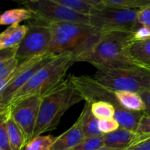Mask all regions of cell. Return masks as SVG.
<instances>
[{
  "label": "cell",
  "mask_w": 150,
  "mask_h": 150,
  "mask_svg": "<svg viewBox=\"0 0 150 150\" xmlns=\"http://www.w3.org/2000/svg\"><path fill=\"white\" fill-rule=\"evenodd\" d=\"M124 150H150V138L137 142Z\"/></svg>",
  "instance_id": "32"
},
{
  "label": "cell",
  "mask_w": 150,
  "mask_h": 150,
  "mask_svg": "<svg viewBox=\"0 0 150 150\" xmlns=\"http://www.w3.org/2000/svg\"><path fill=\"white\" fill-rule=\"evenodd\" d=\"M91 110L98 120H109L114 117L116 108L114 105L105 101H98L92 104Z\"/></svg>",
  "instance_id": "22"
},
{
  "label": "cell",
  "mask_w": 150,
  "mask_h": 150,
  "mask_svg": "<svg viewBox=\"0 0 150 150\" xmlns=\"http://www.w3.org/2000/svg\"><path fill=\"white\" fill-rule=\"evenodd\" d=\"M140 95L142 96L146 106V109L144 111V114L150 116V91L140 94Z\"/></svg>",
  "instance_id": "33"
},
{
  "label": "cell",
  "mask_w": 150,
  "mask_h": 150,
  "mask_svg": "<svg viewBox=\"0 0 150 150\" xmlns=\"http://www.w3.org/2000/svg\"><path fill=\"white\" fill-rule=\"evenodd\" d=\"M138 139L137 133L120 127L113 133L104 135V143L105 147L125 149L136 143Z\"/></svg>",
  "instance_id": "13"
},
{
  "label": "cell",
  "mask_w": 150,
  "mask_h": 150,
  "mask_svg": "<svg viewBox=\"0 0 150 150\" xmlns=\"http://www.w3.org/2000/svg\"><path fill=\"white\" fill-rule=\"evenodd\" d=\"M57 2L79 14L89 16L100 0H56Z\"/></svg>",
  "instance_id": "20"
},
{
  "label": "cell",
  "mask_w": 150,
  "mask_h": 150,
  "mask_svg": "<svg viewBox=\"0 0 150 150\" xmlns=\"http://www.w3.org/2000/svg\"><path fill=\"white\" fill-rule=\"evenodd\" d=\"M132 38L133 32H101L92 45L76 57V62L90 63L98 70L137 66L127 54Z\"/></svg>",
  "instance_id": "1"
},
{
  "label": "cell",
  "mask_w": 150,
  "mask_h": 150,
  "mask_svg": "<svg viewBox=\"0 0 150 150\" xmlns=\"http://www.w3.org/2000/svg\"><path fill=\"white\" fill-rule=\"evenodd\" d=\"M41 102L42 97L32 96L7 108L10 109V117L23 132L26 144L33 139Z\"/></svg>",
  "instance_id": "10"
},
{
  "label": "cell",
  "mask_w": 150,
  "mask_h": 150,
  "mask_svg": "<svg viewBox=\"0 0 150 150\" xmlns=\"http://www.w3.org/2000/svg\"><path fill=\"white\" fill-rule=\"evenodd\" d=\"M83 100L71 81V75L42 98L33 139L55 130L64 113L75 104Z\"/></svg>",
  "instance_id": "2"
},
{
  "label": "cell",
  "mask_w": 150,
  "mask_h": 150,
  "mask_svg": "<svg viewBox=\"0 0 150 150\" xmlns=\"http://www.w3.org/2000/svg\"><path fill=\"white\" fill-rule=\"evenodd\" d=\"M127 54L136 65L150 67V39L131 43L127 47Z\"/></svg>",
  "instance_id": "17"
},
{
  "label": "cell",
  "mask_w": 150,
  "mask_h": 150,
  "mask_svg": "<svg viewBox=\"0 0 150 150\" xmlns=\"http://www.w3.org/2000/svg\"><path fill=\"white\" fill-rule=\"evenodd\" d=\"M120 127V125L114 118L99 120V130L103 135L113 133Z\"/></svg>",
  "instance_id": "26"
},
{
  "label": "cell",
  "mask_w": 150,
  "mask_h": 150,
  "mask_svg": "<svg viewBox=\"0 0 150 150\" xmlns=\"http://www.w3.org/2000/svg\"><path fill=\"white\" fill-rule=\"evenodd\" d=\"M29 30L27 25H11L0 35V50L18 46Z\"/></svg>",
  "instance_id": "15"
},
{
  "label": "cell",
  "mask_w": 150,
  "mask_h": 150,
  "mask_svg": "<svg viewBox=\"0 0 150 150\" xmlns=\"http://www.w3.org/2000/svg\"><path fill=\"white\" fill-rule=\"evenodd\" d=\"M97 150H124V149H115V148H108V147H105V146H104V147L101 148V149H97Z\"/></svg>",
  "instance_id": "34"
},
{
  "label": "cell",
  "mask_w": 150,
  "mask_h": 150,
  "mask_svg": "<svg viewBox=\"0 0 150 150\" xmlns=\"http://www.w3.org/2000/svg\"><path fill=\"white\" fill-rule=\"evenodd\" d=\"M0 150H1V149H0Z\"/></svg>",
  "instance_id": "36"
},
{
  "label": "cell",
  "mask_w": 150,
  "mask_h": 150,
  "mask_svg": "<svg viewBox=\"0 0 150 150\" xmlns=\"http://www.w3.org/2000/svg\"><path fill=\"white\" fill-rule=\"evenodd\" d=\"M138 22L142 26L150 28V4L139 10L138 13Z\"/></svg>",
  "instance_id": "30"
},
{
  "label": "cell",
  "mask_w": 150,
  "mask_h": 150,
  "mask_svg": "<svg viewBox=\"0 0 150 150\" xmlns=\"http://www.w3.org/2000/svg\"><path fill=\"white\" fill-rule=\"evenodd\" d=\"M17 50L18 46L15 47V48L1 50V53H0V63L4 62L16 58Z\"/></svg>",
  "instance_id": "31"
},
{
  "label": "cell",
  "mask_w": 150,
  "mask_h": 150,
  "mask_svg": "<svg viewBox=\"0 0 150 150\" xmlns=\"http://www.w3.org/2000/svg\"><path fill=\"white\" fill-rule=\"evenodd\" d=\"M34 17L32 12L26 8L11 9L4 11L0 16L1 25L19 24L23 21H29Z\"/></svg>",
  "instance_id": "19"
},
{
  "label": "cell",
  "mask_w": 150,
  "mask_h": 150,
  "mask_svg": "<svg viewBox=\"0 0 150 150\" xmlns=\"http://www.w3.org/2000/svg\"><path fill=\"white\" fill-rule=\"evenodd\" d=\"M105 7L140 10L150 4V0H101Z\"/></svg>",
  "instance_id": "21"
},
{
  "label": "cell",
  "mask_w": 150,
  "mask_h": 150,
  "mask_svg": "<svg viewBox=\"0 0 150 150\" xmlns=\"http://www.w3.org/2000/svg\"><path fill=\"white\" fill-rule=\"evenodd\" d=\"M71 81L76 90L86 103L92 104L98 101H105L112 104L116 111L125 109L117 100L115 92L104 86L93 77L71 75Z\"/></svg>",
  "instance_id": "11"
},
{
  "label": "cell",
  "mask_w": 150,
  "mask_h": 150,
  "mask_svg": "<svg viewBox=\"0 0 150 150\" xmlns=\"http://www.w3.org/2000/svg\"><path fill=\"white\" fill-rule=\"evenodd\" d=\"M75 62L73 52L67 51L56 55L17 92L8 108L29 97L45 96L65 79L67 71Z\"/></svg>",
  "instance_id": "3"
},
{
  "label": "cell",
  "mask_w": 150,
  "mask_h": 150,
  "mask_svg": "<svg viewBox=\"0 0 150 150\" xmlns=\"http://www.w3.org/2000/svg\"><path fill=\"white\" fill-rule=\"evenodd\" d=\"M84 139L80 122L77 120L67 131L57 136L51 150H70Z\"/></svg>",
  "instance_id": "12"
},
{
  "label": "cell",
  "mask_w": 150,
  "mask_h": 150,
  "mask_svg": "<svg viewBox=\"0 0 150 150\" xmlns=\"http://www.w3.org/2000/svg\"><path fill=\"white\" fill-rule=\"evenodd\" d=\"M45 22L51 32V42L47 53L59 54L70 51L74 53L76 57L101 35L99 30L88 23Z\"/></svg>",
  "instance_id": "4"
},
{
  "label": "cell",
  "mask_w": 150,
  "mask_h": 150,
  "mask_svg": "<svg viewBox=\"0 0 150 150\" xmlns=\"http://www.w3.org/2000/svg\"><path fill=\"white\" fill-rule=\"evenodd\" d=\"M1 120L5 122L7 135L13 150H23L26 145L23 132L10 117V109L0 111Z\"/></svg>",
  "instance_id": "14"
},
{
  "label": "cell",
  "mask_w": 150,
  "mask_h": 150,
  "mask_svg": "<svg viewBox=\"0 0 150 150\" xmlns=\"http://www.w3.org/2000/svg\"><path fill=\"white\" fill-rule=\"evenodd\" d=\"M29 30L18 46L16 58L24 60L48 52L51 42V32L45 21L34 16L27 22Z\"/></svg>",
  "instance_id": "8"
},
{
  "label": "cell",
  "mask_w": 150,
  "mask_h": 150,
  "mask_svg": "<svg viewBox=\"0 0 150 150\" xmlns=\"http://www.w3.org/2000/svg\"><path fill=\"white\" fill-rule=\"evenodd\" d=\"M115 95L122 106L128 111L144 112L146 109L142 96L137 92L117 91L115 92Z\"/></svg>",
  "instance_id": "18"
},
{
  "label": "cell",
  "mask_w": 150,
  "mask_h": 150,
  "mask_svg": "<svg viewBox=\"0 0 150 150\" xmlns=\"http://www.w3.org/2000/svg\"><path fill=\"white\" fill-rule=\"evenodd\" d=\"M17 58L13 59L9 61L0 63V81H2L8 77L17 67L19 64Z\"/></svg>",
  "instance_id": "27"
},
{
  "label": "cell",
  "mask_w": 150,
  "mask_h": 150,
  "mask_svg": "<svg viewBox=\"0 0 150 150\" xmlns=\"http://www.w3.org/2000/svg\"><path fill=\"white\" fill-rule=\"evenodd\" d=\"M93 78L114 92L127 91L142 94L150 91V70L140 66L100 69Z\"/></svg>",
  "instance_id": "5"
},
{
  "label": "cell",
  "mask_w": 150,
  "mask_h": 150,
  "mask_svg": "<svg viewBox=\"0 0 150 150\" xmlns=\"http://www.w3.org/2000/svg\"><path fill=\"white\" fill-rule=\"evenodd\" d=\"M91 106L92 104L86 102L83 111L77 120L80 122L85 139L103 136L99 130V120L93 115Z\"/></svg>",
  "instance_id": "16"
},
{
  "label": "cell",
  "mask_w": 150,
  "mask_h": 150,
  "mask_svg": "<svg viewBox=\"0 0 150 150\" xmlns=\"http://www.w3.org/2000/svg\"><path fill=\"white\" fill-rule=\"evenodd\" d=\"M21 4L35 17L50 22H73L89 24V16L79 14L59 4L56 0H26Z\"/></svg>",
  "instance_id": "9"
},
{
  "label": "cell",
  "mask_w": 150,
  "mask_h": 150,
  "mask_svg": "<svg viewBox=\"0 0 150 150\" xmlns=\"http://www.w3.org/2000/svg\"><path fill=\"white\" fill-rule=\"evenodd\" d=\"M136 133L139 135V139L136 143L150 138V116L144 114L143 117L141 119Z\"/></svg>",
  "instance_id": "25"
},
{
  "label": "cell",
  "mask_w": 150,
  "mask_h": 150,
  "mask_svg": "<svg viewBox=\"0 0 150 150\" xmlns=\"http://www.w3.org/2000/svg\"><path fill=\"white\" fill-rule=\"evenodd\" d=\"M139 11L105 7L100 0L89 16V24L100 32H133L140 25L138 22Z\"/></svg>",
  "instance_id": "7"
},
{
  "label": "cell",
  "mask_w": 150,
  "mask_h": 150,
  "mask_svg": "<svg viewBox=\"0 0 150 150\" xmlns=\"http://www.w3.org/2000/svg\"><path fill=\"white\" fill-rule=\"evenodd\" d=\"M56 55L57 54L46 53L22 60L8 77L0 81V111L8 108L17 92Z\"/></svg>",
  "instance_id": "6"
},
{
  "label": "cell",
  "mask_w": 150,
  "mask_h": 150,
  "mask_svg": "<svg viewBox=\"0 0 150 150\" xmlns=\"http://www.w3.org/2000/svg\"><path fill=\"white\" fill-rule=\"evenodd\" d=\"M105 146L104 135L90 139H84L70 150H97Z\"/></svg>",
  "instance_id": "24"
},
{
  "label": "cell",
  "mask_w": 150,
  "mask_h": 150,
  "mask_svg": "<svg viewBox=\"0 0 150 150\" xmlns=\"http://www.w3.org/2000/svg\"><path fill=\"white\" fill-rule=\"evenodd\" d=\"M0 149L13 150L7 135L5 122L3 120L0 122Z\"/></svg>",
  "instance_id": "29"
},
{
  "label": "cell",
  "mask_w": 150,
  "mask_h": 150,
  "mask_svg": "<svg viewBox=\"0 0 150 150\" xmlns=\"http://www.w3.org/2000/svg\"><path fill=\"white\" fill-rule=\"evenodd\" d=\"M150 39V28L139 25L133 32L132 43L143 42Z\"/></svg>",
  "instance_id": "28"
},
{
  "label": "cell",
  "mask_w": 150,
  "mask_h": 150,
  "mask_svg": "<svg viewBox=\"0 0 150 150\" xmlns=\"http://www.w3.org/2000/svg\"><path fill=\"white\" fill-rule=\"evenodd\" d=\"M145 68L148 69V70H150V67H145Z\"/></svg>",
  "instance_id": "35"
},
{
  "label": "cell",
  "mask_w": 150,
  "mask_h": 150,
  "mask_svg": "<svg viewBox=\"0 0 150 150\" xmlns=\"http://www.w3.org/2000/svg\"><path fill=\"white\" fill-rule=\"evenodd\" d=\"M56 139L57 137L51 135L37 136L26 145L23 150H51Z\"/></svg>",
  "instance_id": "23"
}]
</instances>
